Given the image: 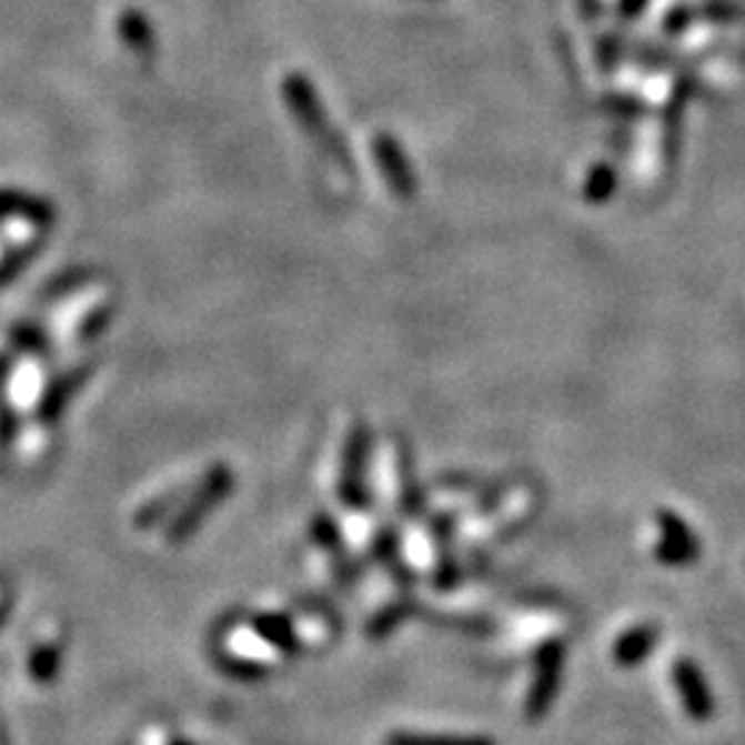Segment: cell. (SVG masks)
<instances>
[{
	"label": "cell",
	"mask_w": 745,
	"mask_h": 745,
	"mask_svg": "<svg viewBox=\"0 0 745 745\" xmlns=\"http://www.w3.org/2000/svg\"><path fill=\"white\" fill-rule=\"evenodd\" d=\"M453 514H436L431 520V533H434L436 542V574L434 583L440 591H453L462 580V572H459L456 563V553H453Z\"/></svg>",
	"instance_id": "cell-8"
},
{
	"label": "cell",
	"mask_w": 745,
	"mask_h": 745,
	"mask_svg": "<svg viewBox=\"0 0 745 745\" xmlns=\"http://www.w3.org/2000/svg\"><path fill=\"white\" fill-rule=\"evenodd\" d=\"M172 745H193V743H188V741H174Z\"/></svg>",
	"instance_id": "cell-22"
},
{
	"label": "cell",
	"mask_w": 745,
	"mask_h": 745,
	"mask_svg": "<svg viewBox=\"0 0 745 745\" xmlns=\"http://www.w3.org/2000/svg\"><path fill=\"white\" fill-rule=\"evenodd\" d=\"M310 533H312V538L321 544V550H326L329 553L334 574H338V580L343 583V588H351L356 580V568H354V563H351L349 550H345V544H343V533H340V527L334 525L332 516L318 514L315 520H312Z\"/></svg>",
	"instance_id": "cell-9"
},
{
	"label": "cell",
	"mask_w": 745,
	"mask_h": 745,
	"mask_svg": "<svg viewBox=\"0 0 745 745\" xmlns=\"http://www.w3.org/2000/svg\"><path fill=\"white\" fill-rule=\"evenodd\" d=\"M174 500H178V492L163 494V500L161 497L152 500L150 505H144V509L139 511V516H135V525H139V527H152V525H155V522H161V516L167 514L169 509H172Z\"/></svg>",
	"instance_id": "cell-19"
},
{
	"label": "cell",
	"mask_w": 745,
	"mask_h": 745,
	"mask_svg": "<svg viewBox=\"0 0 745 745\" xmlns=\"http://www.w3.org/2000/svg\"><path fill=\"white\" fill-rule=\"evenodd\" d=\"M657 638L660 630L654 627V624H641V627H633L630 633H624L622 638L616 641L613 657H616L618 665H638L641 660L650 657Z\"/></svg>",
	"instance_id": "cell-13"
},
{
	"label": "cell",
	"mask_w": 745,
	"mask_h": 745,
	"mask_svg": "<svg viewBox=\"0 0 745 745\" xmlns=\"http://www.w3.org/2000/svg\"><path fill=\"white\" fill-rule=\"evenodd\" d=\"M616 188H618L616 172H613L607 163H596V167L588 172V178H585L583 197L588 204H605L611 202Z\"/></svg>",
	"instance_id": "cell-17"
},
{
	"label": "cell",
	"mask_w": 745,
	"mask_h": 745,
	"mask_svg": "<svg viewBox=\"0 0 745 745\" xmlns=\"http://www.w3.org/2000/svg\"><path fill=\"white\" fill-rule=\"evenodd\" d=\"M646 3H650V0H618V14H622L624 20H635V17L646 9Z\"/></svg>",
	"instance_id": "cell-21"
},
{
	"label": "cell",
	"mask_w": 745,
	"mask_h": 745,
	"mask_svg": "<svg viewBox=\"0 0 745 745\" xmlns=\"http://www.w3.org/2000/svg\"><path fill=\"white\" fill-rule=\"evenodd\" d=\"M397 489H401V509L409 516H417L423 511V486H420L417 475H414V459L406 442H397Z\"/></svg>",
	"instance_id": "cell-12"
},
{
	"label": "cell",
	"mask_w": 745,
	"mask_h": 745,
	"mask_svg": "<svg viewBox=\"0 0 745 745\" xmlns=\"http://www.w3.org/2000/svg\"><path fill=\"white\" fill-rule=\"evenodd\" d=\"M221 668L232 676H241V679H263L269 674V668L254 660H243V657H224L221 660Z\"/></svg>",
	"instance_id": "cell-18"
},
{
	"label": "cell",
	"mask_w": 745,
	"mask_h": 745,
	"mask_svg": "<svg viewBox=\"0 0 745 745\" xmlns=\"http://www.w3.org/2000/svg\"><path fill=\"white\" fill-rule=\"evenodd\" d=\"M368 459H371V429L360 420V423L351 425L349 440H345L338 483L340 500L354 511H365L371 503V497H368Z\"/></svg>",
	"instance_id": "cell-3"
},
{
	"label": "cell",
	"mask_w": 745,
	"mask_h": 745,
	"mask_svg": "<svg viewBox=\"0 0 745 745\" xmlns=\"http://www.w3.org/2000/svg\"><path fill=\"white\" fill-rule=\"evenodd\" d=\"M373 161L379 167L381 178H384L386 188L392 191V197H397L401 202H412L420 193V180L414 172L412 161H409L406 150H403L401 141L392 133H375L371 141Z\"/></svg>",
	"instance_id": "cell-5"
},
{
	"label": "cell",
	"mask_w": 745,
	"mask_h": 745,
	"mask_svg": "<svg viewBox=\"0 0 745 745\" xmlns=\"http://www.w3.org/2000/svg\"><path fill=\"white\" fill-rule=\"evenodd\" d=\"M660 547L657 555L663 563L671 566H685V563L696 561L698 555V538L685 522L671 511H660Z\"/></svg>",
	"instance_id": "cell-6"
},
{
	"label": "cell",
	"mask_w": 745,
	"mask_h": 745,
	"mask_svg": "<svg viewBox=\"0 0 745 745\" xmlns=\"http://www.w3.org/2000/svg\"><path fill=\"white\" fill-rule=\"evenodd\" d=\"M373 553L375 558L386 566V572L392 574V580H395L401 588H412L414 583V574L412 568L406 566V558L401 555V542H397V533L392 531V527H381L379 533H375V544H373Z\"/></svg>",
	"instance_id": "cell-11"
},
{
	"label": "cell",
	"mask_w": 745,
	"mask_h": 745,
	"mask_svg": "<svg viewBox=\"0 0 745 745\" xmlns=\"http://www.w3.org/2000/svg\"><path fill=\"white\" fill-rule=\"evenodd\" d=\"M282 100L290 117L295 119L301 133L323 152L332 163H338L343 172H354V158H351L349 144H345L343 133L334 130L332 119H329L326 105H323L321 92L315 83L304 75V72H288L282 78Z\"/></svg>",
	"instance_id": "cell-1"
},
{
	"label": "cell",
	"mask_w": 745,
	"mask_h": 745,
	"mask_svg": "<svg viewBox=\"0 0 745 745\" xmlns=\"http://www.w3.org/2000/svg\"><path fill=\"white\" fill-rule=\"evenodd\" d=\"M414 607L417 605H414L412 600H397L392 602V605L381 607V611L373 616V622L368 624V635H371L373 641L386 638V635L395 633L403 622H409V618L414 616Z\"/></svg>",
	"instance_id": "cell-15"
},
{
	"label": "cell",
	"mask_w": 745,
	"mask_h": 745,
	"mask_svg": "<svg viewBox=\"0 0 745 745\" xmlns=\"http://www.w3.org/2000/svg\"><path fill=\"white\" fill-rule=\"evenodd\" d=\"M386 745H494L483 735H423V732H395L386 737Z\"/></svg>",
	"instance_id": "cell-16"
},
{
	"label": "cell",
	"mask_w": 745,
	"mask_h": 745,
	"mask_svg": "<svg viewBox=\"0 0 745 745\" xmlns=\"http://www.w3.org/2000/svg\"><path fill=\"white\" fill-rule=\"evenodd\" d=\"M232 483H235V475L226 464H215L213 470L208 472L202 483L191 492L188 503L178 511V516L169 525V544H185L193 533L202 527V522L208 520L210 511L232 492Z\"/></svg>",
	"instance_id": "cell-2"
},
{
	"label": "cell",
	"mask_w": 745,
	"mask_h": 745,
	"mask_svg": "<svg viewBox=\"0 0 745 745\" xmlns=\"http://www.w3.org/2000/svg\"><path fill=\"white\" fill-rule=\"evenodd\" d=\"M119 37H122L124 48L135 53L139 59H155L158 53V37L152 22L141 9H124L117 20Z\"/></svg>",
	"instance_id": "cell-10"
},
{
	"label": "cell",
	"mask_w": 745,
	"mask_h": 745,
	"mask_svg": "<svg viewBox=\"0 0 745 745\" xmlns=\"http://www.w3.org/2000/svg\"><path fill=\"white\" fill-rule=\"evenodd\" d=\"M108 321H111V306H97L94 312H89L87 321H83L81 334L83 338H92V334L97 338L108 326Z\"/></svg>",
	"instance_id": "cell-20"
},
{
	"label": "cell",
	"mask_w": 745,
	"mask_h": 745,
	"mask_svg": "<svg viewBox=\"0 0 745 745\" xmlns=\"http://www.w3.org/2000/svg\"><path fill=\"white\" fill-rule=\"evenodd\" d=\"M254 633H258L263 641H269V644L274 646V650H280L282 654L299 652V635H295L290 618L280 616V613H263V616L254 618Z\"/></svg>",
	"instance_id": "cell-14"
},
{
	"label": "cell",
	"mask_w": 745,
	"mask_h": 745,
	"mask_svg": "<svg viewBox=\"0 0 745 745\" xmlns=\"http://www.w3.org/2000/svg\"><path fill=\"white\" fill-rule=\"evenodd\" d=\"M674 685L679 691L682 704L691 713L693 721H709V715L715 713V702L709 696V687L704 682L702 671L691 660H679L674 665Z\"/></svg>",
	"instance_id": "cell-7"
},
{
	"label": "cell",
	"mask_w": 745,
	"mask_h": 745,
	"mask_svg": "<svg viewBox=\"0 0 745 745\" xmlns=\"http://www.w3.org/2000/svg\"><path fill=\"white\" fill-rule=\"evenodd\" d=\"M563 660H566V644L561 638L547 641L538 646L536 652V674H533L531 693L525 702L527 721H542L547 709L553 707L555 696H558L561 676H563Z\"/></svg>",
	"instance_id": "cell-4"
}]
</instances>
